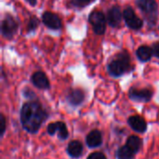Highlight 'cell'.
Wrapping results in <instances>:
<instances>
[{"label":"cell","instance_id":"1","mask_svg":"<svg viewBox=\"0 0 159 159\" xmlns=\"http://www.w3.org/2000/svg\"><path fill=\"white\" fill-rule=\"evenodd\" d=\"M46 118L47 113L39 102H30L22 105L20 110V122L23 129L28 132H36Z\"/></svg>","mask_w":159,"mask_h":159},{"label":"cell","instance_id":"2","mask_svg":"<svg viewBox=\"0 0 159 159\" xmlns=\"http://www.w3.org/2000/svg\"><path fill=\"white\" fill-rule=\"evenodd\" d=\"M131 70L130 56L128 51L124 50L119 52L114 60H112L107 65V71L110 75L114 77L122 76L124 74Z\"/></svg>","mask_w":159,"mask_h":159},{"label":"cell","instance_id":"3","mask_svg":"<svg viewBox=\"0 0 159 159\" xmlns=\"http://www.w3.org/2000/svg\"><path fill=\"white\" fill-rule=\"evenodd\" d=\"M137 7L143 12L150 27L156 26L158 20V5L156 0H136Z\"/></svg>","mask_w":159,"mask_h":159},{"label":"cell","instance_id":"4","mask_svg":"<svg viewBox=\"0 0 159 159\" xmlns=\"http://www.w3.org/2000/svg\"><path fill=\"white\" fill-rule=\"evenodd\" d=\"M89 22L92 26V29L96 34L102 35L105 34L107 19L103 12L100 10H93L89 16Z\"/></svg>","mask_w":159,"mask_h":159},{"label":"cell","instance_id":"5","mask_svg":"<svg viewBox=\"0 0 159 159\" xmlns=\"http://www.w3.org/2000/svg\"><path fill=\"white\" fill-rule=\"evenodd\" d=\"M18 28V20L10 14H7L1 22V34L7 39H12L13 36L16 34Z\"/></svg>","mask_w":159,"mask_h":159},{"label":"cell","instance_id":"6","mask_svg":"<svg viewBox=\"0 0 159 159\" xmlns=\"http://www.w3.org/2000/svg\"><path fill=\"white\" fill-rule=\"evenodd\" d=\"M123 19L126 25L131 30L138 31L143 26V20L136 15L133 8L130 7H128L123 10Z\"/></svg>","mask_w":159,"mask_h":159},{"label":"cell","instance_id":"7","mask_svg":"<svg viewBox=\"0 0 159 159\" xmlns=\"http://www.w3.org/2000/svg\"><path fill=\"white\" fill-rule=\"evenodd\" d=\"M129 96L132 101L140 102H147L151 101L153 97V91L149 89H138L135 88H131L129 91Z\"/></svg>","mask_w":159,"mask_h":159},{"label":"cell","instance_id":"8","mask_svg":"<svg viewBox=\"0 0 159 159\" xmlns=\"http://www.w3.org/2000/svg\"><path fill=\"white\" fill-rule=\"evenodd\" d=\"M42 22L51 30H59L61 28V20L57 14L51 11H45L42 14Z\"/></svg>","mask_w":159,"mask_h":159},{"label":"cell","instance_id":"9","mask_svg":"<svg viewBox=\"0 0 159 159\" xmlns=\"http://www.w3.org/2000/svg\"><path fill=\"white\" fill-rule=\"evenodd\" d=\"M122 18H123V12L121 11L120 7L118 6H113L108 9L106 13L107 23L113 28H116L120 25Z\"/></svg>","mask_w":159,"mask_h":159},{"label":"cell","instance_id":"10","mask_svg":"<svg viewBox=\"0 0 159 159\" xmlns=\"http://www.w3.org/2000/svg\"><path fill=\"white\" fill-rule=\"evenodd\" d=\"M31 81L34 84V87L40 89H48L50 87L49 80L47 76V75L44 72L37 71L34 73L31 76Z\"/></svg>","mask_w":159,"mask_h":159},{"label":"cell","instance_id":"11","mask_svg":"<svg viewBox=\"0 0 159 159\" xmlns=\"http://www.w3.org/2000/svg\"><path fill=\"white\" fill-rule=\"evenodd\" d=\"M48 132L50 135H54L56 132H58V137L61 140L67 139V137L69 135L67 128H66L65 124L62 123V122H55V123H52V124L48 125Z\"/></svg>","mask_w":159,"mask_h":159},{"label":"cell","instance_id":"12","mask_svg":"<svg viewBox=\"0 0 159 159\" xmlns=\"http://www.w3.org/2000/svg\"><path fill=\"white\" fill-rule=\"evenodd\" d=\"M84 100H85V93L80 89H72L69 92V94L67 95V101L73 106L80 105L83 102Z\"/></svg>","mask_w":159,"mask_h":159},{"label":"cell","instance_id":"13","mask_svg":"<svg viewBox=\"0 0 159 159\" xmlns=\"http://www.w3.org/2000/svg\"><path fill=\"white\" fill-rule=\"evenodd\" d=\"M129 124L132 129L137 132H144L146 130V122L139 116H133L129 118Z\"/></svg>","mask_w":159,"mask_h":159},{"label":"cell","instance_id":"14","mask_svg":"<svg viewBox=\"0 0 159 159\" xmlns=\"http://www.w3.org/2000/svg\"><path fill=\"white\" fill-rule=\"evenodd\" d=\"M154 52H153V48L148 47V46H141L138 48V49L136 50V56L138 58V60L142 62H146L149 61L151 60V58L153 57Z\"/></svg>","mask_w":159,"mask_h":159},{"label":"cell","instance_id":"15","mask_svg":"<svg viewBox=\"0 0 159 159\" xmlns=\"http://www.w3.org/2000/svg\"><path fill=\"white\" fill-rule=\"evenodd\" d=\"M102 134L97 129H94L91 132H89V134L87 137V144L90 148L98 147L102 144Z\"/></svg>","mask_w":159,"mask_h":159},{"label":"cell","instance_id":"16","mask_svg":"<svg viewBox=\"0 0 159 159\" xmlns=\"http://www.w3.org/2000/svg\"><path fill=\"white\" fill-rule=\"evenodd\" d=\"M83 152V146L80 142L78 141H73L68 144L67 147V153L75 158L79 157L82 155Z\"/></svg>","mask_w":159,"mask_h":159},{"label":"cell","instance_id":"17","mask_svg":"<svg viewBox=\"0 0 159 159\" xmlns=\"http://www.w3.org/2000/svg\"><path fill=\"white\" fill-rule=\"evenodd\" d=\"M134 154L135 152L126 144L125 146H122L117 150L116 157L118 159H132Z\"/></svg>","mask_w":159,"mask_h":159},{"label":"cell","instance_id":"18","mask_svg":"<svg viewBox=\"0 0 159 159\" xmlns=\"http://www.w3.org/2000/svg\"><path fill=\"white\" fill-rule=\"evenodd\" d=\"M127 145L132 149L135 153L138 152L141 148V145H142V141L139 137L137 136H130L128 141H127Z\"/></svg>","mask_w":159,"mask_h":159},{"label":"cell","instance_id":"19","mask_svg":"<svg viewBox=\"0 0 159 159\" xmlns=\"http://www.w3.org/2000/svg\"><path fill=\"white\" fill-rule=\"evenodd\" d=\"M39 25V20L35 16H32L29 20V22L27 24V32H34Z\"/></svg>","mask_w":159,"mask_h":159},{"label":"cell","instance_id":"20","mask_svg":"<svg viewBox=\"0 0 159 159\" xmlns=\"http://www.w3.org/2000/svg\"><path fill=\"white\" fill-rule=\"evenodd\" d=\"M92 1L93 0H73V5L77 7H85Z\"/></svg>","mask_w":159,"mask_h":159},{"label":"cell","instance_id":"21","mask_svg":"<svg viewBox=\"0 0 159 159\" xmlns=\"http://www.w3.org/2000/svg\"><path fill=\"white\" fill-rule=\"evenodd\" d=\"M88 159H106V157L101 153V152H95V153H92Z\"/></svg>","mask_w":159,"mask_h":159},{"label":"cell","instance_id":"22","mask_svg":"<svg viewBox=\"0 0 159 159\" xmlns=\"http://www.w3.org/2000/svg\"><path fill=\"white\" fill-rule=\"evenodd\" d=\"M152 48H153L154 56H156L157 59H159V41L158 42L154 43V45H153Z\"/></svg>","mask_w":159,"mask_h":159},{"label":"cell","instance_id":"23","mask_svg":"<svg viewBox=\"0 0 159 159\" xmlns=\"http://www.w3.org/2000/svg\"><path fill=\"white\" fill-rule=\"evenodd\" d=\"M23 95H24L26 98H30V99H32V98H34V97H35L34 93L32 90L28 89H25L23 90Z\"/></svg>","mask_w":159,"mask_h":159},{"label":"cell","instance_id":"24","mask_svg":"<svg viewBox=\"0 0 159 159\" xmlns=\"http://www.w3.org/2000/svg\"><path fill=\"white\" fill-rule=\"evenodd\" d=\"M1 123H2V128H1V134L3 135L6 129V120L3 115H1Z\"/></svg>","mask_w":159,"mask_h":159},{"label":"cell","instance_id":"25","mask_svg":"<svg viewBox=\"0 0 159 159\" xmlns=\"http://www.w3.org/2000/svg\"><path fill=\"white\" fill-rule=\"evenodd\" d=\"M30 6H32V7H34L35 5H36V3H37V0H25Z\"/></svg>","mask_w":159,"mask_h":159}]
</instances>
